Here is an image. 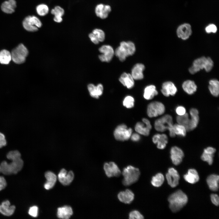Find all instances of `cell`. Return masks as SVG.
<instances>
[{
  "instance_id": "6da1fadb",
  "label": "cell",
  "mask_w": 219,
  "mask_h": 219,
  "mask_svg": "<svg viewBox=\"0 0 219 219\" xmlns=\"http://www.w3.org/2000/svg\"><path fill=\"white\" fill-rule=\"evenodd\" d=\"M188 200L186 194L181 190H178L169 196V207L172 212H178L186 205Z\"/></svg>"
},
{
  "instance_id": "8fae6325",
  "label": "cell",
  "mask_w": 219,
  "mask_h": 219,
  "mask_svg": "<svg viewBox=\"0 0 219 219\" xmlns=\"http://www.w3.org/2000/svg\"><path fill=\"white\" fill-rule=\"evenodd\" d=\"M99 50L102 53V54L99 55V58L102 62H109L111 60L114 54L113 48L109 45L102 46L99 48Z\"/></svg>"
},
{
  "instance_id": "8992f818",
  "label": "cell",
  "mask_w": 219,
  "mask_h": 219,
  "mask_svg": "<svg viewBox=\"0 0 219 219\" xmlns=\"http://www.w3.org/2000/svg\"><path fill=\"white\" fill-rule=\"evenodd\" d=\"M1 172L5 175L16 174L22 169L23 162L21 158L12 161L10 163L3 161L0 164Z\"/></svg>"
},
{
  "instance_id": "4316f807",
  "label": "cell",
  "mask_w": 219,
  "mask_h": 219,
  "mask_svg": "<svg viewBox=\"0 0 219 219\" xmlns=\"http://www.w3.org/2000/svg\"><path fill=\"white\" fill-rule=\"evenodd\" d=\"M134 80L131 74L126 72L122 74L119 78L121 83L128 89L134 87Z\"/></svg>"
},
{
  "instance_id": "603a6c76",
  "label": "cell",
  "mask_w": 219,
  "mask_h": 219,
  "mask_svg": "<svg viewBox=\"0 0 219 219\" xmlns=\"http://www.w3.org/2000/svg\"><path fill=\"white\" fill-rule=\"evenodd\" d=\"M16 209L15 206L11 205L10 202L8 200L2 202L0 205V213L3 215L9 216L14 213Z\"/></svg>"
},
{
  "instance_id": "30bf717a",
  "label": "cell",
  "mask_w": 219,
  "mask_h": 219,
  "mask_svg": "<svg viewBox=\"0 0 219 219\" xmlns=\"http://www.w3.org/2000/svg\"><path fill=\"white\" fill-rule=\"evenodd\" d=\"M165 111V106L162 103L158 101H154L148 105L147 114L149 117L152 118L162 115Z\"/></svg>"
},
{
  "instance_id": "7dc6e473",
  "label": "cell",
  "mask_w": 219,
  "mask_h": 219,
  "mask_svg": "<svg viewBox=\"0 0 219 219\" xmlns=\"http://www.w3.org/2000/svg\"><path fill=\"white\" fill-rule=\"evenodd\" d=\"M217 30L216 26L214 24L209 25L205 28V31L207 33H215Z\"/></svg>"
},
{
  "instance_id": "52a82bcc",
  "label": "cell",
  "mask_w": 219,
  "mask_h": 219,
  "mask_svg": "<svg viewBox=\"0 0 219 219\" xmlns=\"http://www.w3.org/2000/svg\"><path fill=\"white\" fill-rule=\"evenodd\" d=\"M11 53L13 61L16 64H20L25 61L28 51L24 45L21 43L13 49Z\"/></svg>"
},
{
  "instance_id": "ba28073f",
  "label": "cell",
  "mask_w": 219,
  "mask_h": 219,
  "mask_svg": "<svg viewBox=\"0 0 219 219\" xmlns=\"http://www.w3.org/2000/svg\"><path fill=\"white\" fill-rule=\"evenodd\" d=\"M23 26L24 28L29 32H36L38 28L41 27L42 23L40 19L37 16H28L26 17L23 21Z\"/></svg>"
},
{
  "instance_id": "1f68e13d",
  "label": "cell",
  "mask_w": 219,
  "mask_h": 219,
  "mask_svg": "<svg viewBox=\"0 0 219 219\" xmlns=\"http://www.w3.org/2000/svg\"><path fill=\"white\" fill-rule=\"evenodd\" d=\"M45 176L47 181L44 185V187L46 189L48 190L52 188L55 185L57 180V176L54 173L50 171L46 172Z\"/></svg>"
},
{
  "instance_id": "d590c367",
  "label": "cell",
  "mask_w": 219,
  "mask_h": 219,
  "mask_svg": "<svg viewBox=\"0 0 219 219\" xmlns=\"http://www.w3.org/2000/svg\"><path fill=\"white\" fill-rule=\"evenodd\" d=\"M12 59L11 53L8 50H3L0 52V63L2 64H7Z\"/></svg>"
},
{
  "instance_id": "ab89813d",
  "label": "cell",
  "mask_w": 219,
  "mask_h": 219,
  "mask_svg": "<svg viewBox=\"0 0 219 219\" xmlns=\"http://www.w3.org/2000/svg\"><path fill=\"white\" fill-rule=\"evenodd\" d=\"M173 130L176 135L185 137L186 134V130L183 125L179 124H173Z\"/></svg>"
},
{
  "instance_id": "11a10c76",
  "label": "cell",
  "mask_w": 219,
  "mask_h": 219,
  "mask_svg": "<svg viewBox=\"0 0 219 219\" xmlns=\"http://www.w3.org/2000/svg\"><path fill=\"white\" fill-rule=\"evenodd\" d=\"M63 18L62 17H54L53 20L55 22L60 23L63 21Z\"/></svg>"
},
{
  "instance_id": "277c9868",
  "label": "cell",
  "mask_w": 219,
  "mask_h": 219,
  "mask_svg": "<svg viewBox=\"0 0 219 219\" xmlns=\"http://www.w3.org/2000/svg\"><path fill=\"white\" fill-rule=\"evenodd\" d=\"M122 174L123 179L122 181L125 186H129L136 182L138 179L140 172L138 168L131 165L123 168Z\"/></svg>"
},
{
  "instance_id": "44dd1931",
  "label": "cell",
  "mask_w": 219,
  "mask_h": 219,
  "mask_svg": "<svg viewBox=\"0 0 219 219\" xmlns=\"http://www.w3.org/2000/svg\"><path fill=\"white\" fill-rule=\"evenodd\" d=\"M161 91L164 96L168 97L170 95H175L177 92V89L172 82L168 81L162 84Z\"/></svg>"
},
{
  "instance_id": "c3c4849f",
  "label": "cell",
  "mask_w": 219,
  "mask_h": 219,
  "mask_svg": "<svg viewBox=\"0 0 219 219\" xmlns=\"http://www.w3.org/2000/svg\"><path fill=\"white\" fill-rule=\"evenodd\" d=\"M211 200L213 204L218 206L219 204V198L218 195L215 194H212L210 196Z\"/></svg>"
},
{
  "instance_id": "4fadbf2b",
  "label": "cell",
  "mask_w": 219,
  "mask_h": 219,
  "mask_svg": "<svg viewBox=\"0 0 219 219\" xmlns=\"http://www.w3.org/2000/svg\"><path fill=\"white\" fill-rule=\"evenodd\" d=\"M142 122H138L135 126V131L139 134L147 136L149 134L152 126L149 120L147 119L144 118Z\"/></svg>"
},
{
  "instance_id": "7402d4cb",
  "label": "cell",
  "mask_w": 219,
  "mask_h": 219,
  "mask_svg": "<svg viewBox=\"0 0 219 219\" xmlns=\"http://www.w3.org/2000/svg\"><path fill=\"white\" fill-rule=\"evenodd\" d=\"M190 115L189 123L187 131L193 130L197 126L199 120V112L197 109L194 108L191 109L189 111Z\"/></svg>"
},
{
  "instance_id": "2e32d148",
  "label": "cell",
  "mask_w": 219,
  "mask_h": 219,
  "mask_svg": "<svg viewBox=\"0 0 219 219\" xmlns=\"http://www.w3.org/2000/svg\"><path fill=\"white\" fill-rule=\"evenodd\" d=\"M176 33L179 38L184 40H186L192 34L191 26L188 23L182 24L178 28Z\"/></svg>"
},
{
  "instance_id": "74e56055",
  "label": "cell",
  "mask_w": 219,
  "mask_h": 219,
  "mask_svg": "<svg viewBox=\"0 0 219 219\" xmlns=\"http://www.w3.org/2000/svg\"><path fill=\"white\" fill-rule=\"evenodd\" d=\"M164 181V177L163 175L158 173L152 177L151 183L154 187H158L162 186Z\"/></svg>"
},
{
  "instance_id": "5b68a950",
  "label": "cell",
  "mask_w": 219,
  "mask_h": 219,
  "mask_svg": "<svg viewBox=\"0 0 219 219\" xmlns=\"http://www.w3.org/2000/svg\"><path fill=\"white\" fill-rule=\"evenodd\" d=\"M213 65V62L210 58L202 57L194 61L192 66L189 69V71L192 74L203 69L207 72H209L212 69Z\"/></svg>"
},
{
  "instance_id": "d4e9b609",
  "label": "cell",
  "mask_w": 219,
  "mask_h": 219,
  "mask_svg": "<svg viewBox=\"0 0 219 219\" xmlns=\"http://www.w3.org/2000/svg\"><path fill=\"white\" fill-rule=\"evenodd\" d=\"M216 151V149L211 147L205 148L201 157V159L207 162L209 165H211L213 161L214 154Z\"/></svg>"
},
{
  "instance_id": "ac0fdd59",
  "label": "cell",
  "mask_w": 219,
  "mask_h": 219,
  "mask_svg": "<svg viewBox=\"0 0 219 219\" xmlns=\"http://www.w3.org/2000/svg\"><path fill=\"white\" fill-rule=\"evenodd\" d=\"M111 10V7L109 5L101 3L97 5L95 10L96 16L101 19L106 18Z\"/></svg>"
},
{
  "instance_id": "7c38bea8",
  "label": "cell",
  "mask_w": 219,
  "mask_h": 219,
  "mask_svg": "<svg viewBox=\"0 0 219 219\" xmlns=\"http://www.w3.org/2000/svg\"><path fill=\"white\" fill-rule=\"evenodd\" d=\"M103 169L106 175L109 178L119 177L121 173L118 165L113 162L105 163L103 165Z\"/></svg>"
},
{
  "instance_id": "d6a6232c",
  "label": "cell",
  "mask_w": 219,
  "mask_h": 219,
  "mask_svg": "<svg viewBox=\"0 0 219 219\" xmlns=\"http://www.w3.org/2000/svg\"><path fill=\"white\" fill-rule=\"evenodd\" d=\"M158 93L155 86L153 85H150L144 89L143 96L145 99L149 100L153 99Z\"/></svg>"
},
{
  "instance_id": "8d00e7d4",
  "label": "cell",
  "mask_w": 219,
  "mask_h": 219,
  "mask_svg": "<svg viewBox=\"0 0 219 219\" xmlns=\"http://www.w3.org/2000/svg\"><path fill=\"white\" fill-rule=\"evenodd\" d=\"M176 120L177 123L183 126L187 131L190 121L188 114L186 113L183 115L178 116Z\"/></svg>"
},
{
  "instance_id": "681fc988",
  "label": "cell",
  "mask_w": 219,
  "mask_h": 219,
  "mask_svg": "<svg viewBox=\"0 0 219 219\" xmlns=\"http://www.w3.org/2000/svg\"><path fill=\"white\" fill-rule=\"evenodd\" d=\"M176 111L178 116L183 115L186 113L185 108L182 106L177 107L176 109Z\"/></svg>"
},
{
  "instance_id": "60d3db41",
  "label": "cell",
  "mask_w": 219,
  "mask_h": 219,
  "mask_svg": "<svg viewBox=\"0 0 219 219\" xmlns=\"http://www.w3.org/2000/svg\"><path fill=\"white\" fill-rule=\"evenodd\" d=\"M51 14L54 17H62L64 15L65 11L64 9L61 6L57 5L51 9L50 11Z\"/></svg>"
},
{
  "instance_id": "e575fe53",
  "label": "cell",
  "mask_w": 219,
  "mask_h": 219,
  "mask_svg": "<svg viewBox=\"0 0 219 219\" xmlns=\"http://www.w3.org/2000/svg\"><path fill=\"white\" fill-rule=\"evenodd\" d=\"M208 88L211 94L214 96L217 97L219 94V82L215 79H212L209 82Z\"/></svg>"
},
{
  "instance_id": "9c48e42d",
  "label": "cell",
  "mask_w": 219,
  "mask_h": 219,
  "mask_svg": "<svg viewBox=\"0 0 219 219\" xmlns=\"http://www.w3.org/2000/svg\"><path fill=\"white\" fill-rule=\"evenodd\" d=\"M132 132V130L131 128H128L126 125L121 124L116 127L113 134L116 140L124 141L130 138Z\"/></svg>"
},
{
  "instance_id": "db71d44e",
  "label": "cell",
  "mask_w": 219,
  "mask_h": 219,
  "mask_svg": "<svg viewBox=\"0 0 219 219\" xmlns=\"http://www.w3.org/2000/svg\"><path fill=\"white\" fill-rule=\"evenodd\" d=\"M130 138L134 141H137L140 139V137L138 133H134L131 134Z\"/></svg>"
},
{
  "instance_id": "5bb4252c",
  "label": "cell",
  "mask_w": 219,
  "mask_h": 219,
  "mask_svg": "<svg viewBox=\"0 0 219 219\" xmlns=\"http://www.w3.org/2000/svg\"><path fill=\"white\" fill-rule=\"evenodd\" d=\"M166 178L168 184L172 187H175L178 185L180 176L177 171L174 168L169 169L166 174Z\"/></svg>"
},
{
  "instance_id": "9a60e30c",
  "label": "cell",
  "mask_w": 219,
  "mask_h": 219,
  "mask_svg": "<svg viewBox=\"0 0 219 219\" xmlns=\"http://www.w3.org/2000/svg\"><path fill=\"white\" fill-rule=\"evenodd\" d=\"M170 153L171 159L174 165H178L182 162L184 154L181 148L176 146H173L171 149Z\"/></svg>"
},
{
  "instance_id": "d6986e66",
  "label": "cell",
  "mask_w": 219,
  "mask_h": 219,
  "mask_svg": "<svg viewBox=\"0 0 219 219\" xmlns=\"http://www.w3.org/2000/svg\"><path fill=\"white\" fill-rule=\"evenodd\" d=\"M134 195L130 189H127L125 191L120 192L117 197L120 201L125 204H130L134 200Z\"/></svg>"
},
{
  "instance_id": "f1b7e54d",
  "label": "cell",
  "mask_w": 219,
  "mask_h": 219,
  "mask_svg": "<svg viewBox=\"0 0 219 219\" xmlns=\"http://www.w3.org/2000/svg\"><path fill=\"white\" fill-rule=\"evenodd\" d=\"M183 177L186 181L192 184L197 182L199 180L197 171L193 169H189L187 173L184 175Z\"/></svg>"
},
{
  "instance_id": "836d02e7",
  "label": "cell",
  "mask_w": 219,
  "mask_h": 219,
  "mask_svg": "<svg viewBox=\"0 0 219 219\" xmlns=\"http://www.w3.org/2000/svg\"><path fill=\"white\" fill-rule=\"evenodd\" d=\"M183 90L187 94L191 95L196 90L197 86L193 81L188 80L185 81L182 85Z\"/></svg>"
},
{
  "instance_id": "f35d334b",
  "label": "cell",
  "mask_w": 219,
  "mask_h": 219,
  "mask_svg": "<svg viewBox=\"0 0 219 219\" xmlns=\"http://www.w3.org/2000/svg\"><path fill=\"white\" fill-rule=\"evenodd\" d=\"M36 10L37 14L40 16H44L49 13V8L48 6L44 3H41L36 7Z\"/></svg>"
},
{
  "instance_id": "484cf974",
  "label": "cell",
  "mask_w": 219,
  "mask_h": 219,
  "mask_svg": "<svg viewBox=\"0 0 219 219\" xmlns=\"http://www.w3.org/2000/svg\"><path fill=\"white\" fill-rule=\"evenodd\" d=\"M145 69L144 65L141 63H137L133 67L131 75L134 79L141 80L144 78L143 71Z\"/></svg>"
},
{
  "instance_id": "7bdbcfd3",
  "label": "cell",
  "mask_w": 219,
  "mask_h": 219,
  "mask_svg": "<svg viewBox=\"0 0 219 219\" xmlns=\"http://www.w3.org/2000/svg\"><path fill=\"white\" fill-rule=\"evenodd\" d=\"M97 37L99 42H103L105 39V34L102 30L96 28L94 29L92 32Z\"/></svg>"
},
{
  "instance_id": "f5cc1de1",
  "label": "cell",
  "mask_w": 219,
  "mask_h": 219,
  "mask_svg": "<svg viewBox=\"0 0 219 219\" xmlns=\"http://www.w3.org/2000/svg\"><path fill=\"white\" fill-rule=\"evenodd\" d=\"M89 36L91 40L94 44H98L99 43V41L96 36L92 33H90L89 35Z\"/></svg>"
},
{
  "instance_id": "b9f144b4",
  "label": "cell",
  "mask_w": 219,
  "mask_h": 219,
  "mask_svg": "<svg viewBox=\"0 0 219 219\" xmlns=\"http://www.w3.org/2000/svg\"><path fill=\"white\" fill-rule=\"evenodd\" d=\"M134 100L133 97L128 96L124 99L123 101V106L127 108H131L134 106Z\"/></svg>"
},
{
  "instance_id": "ffe728a7",
  "label": "cell",
  "mask_w": 219,
  "mask_h": 219,
  "mask_svg": "<svg viewBox=\"0 0 219 219\" xmlns=\"http://www.w3.org/2000/svg\"><path fill=\"white\" fill-rule=\"evenodd\" d=\"M153 142L157 144V148L160 149H164L168 142L167 135L164 134H158L154 135L152 138Z\"/></svg>"
},
{
  "instance_id": "f907efd6",
  "label": "cell",
  "mask_w": 219,
  "mask_h": 219,
  "mask_svg": "<svg viewBox=\"0 0 219 219\" xmlns=\"http://www.w3.org/2000/svg\"><path fill=\"white\" fill-rule=\"evenodd\" d=\"M7 185V182L5 178L0 176V191L4 189Z\"/></svg>"
},
{
  "instance_id": "816d5d0a",
  "label": "cell",
  "mask_w": 219,
  "mask_h": 219,
  "mask_svg": "<svg viewBox=\"0 0 219 219\" xmlns=\"http://www.w3.org/2000/svg\"><path fill=\"white\" fill-rule=\"evenodd\" d=\"M6 143L5 135L2 133L0 132V148L5 146Z\"/></svg>"
},
{
  "instance_id": "bcb514c9",
  "label": "cell",
  "mask_w": 219,
  "mask_h": 219,
  "mask_svg": "<svg viewBox=\"0 0 219 219\" xmlns=\"http://www.w3.org/2000/svg\"><path fill=\"white\" fill-rule=\"evenodd\" d=\"M38 208L36 206H33L30 207L28 211V214L31 216L36 217L38 214Z\"/></svg>"
},
{
  "instance_id": "f6af8a7d",
  "label": "cell",
  "mask_w": 219,
  "mask_h": 219,
  "mask_svg": "<svg viewBox=\"0 0 219 219\" xmlns=\"http://www.w3.org/2000/svg\"><path fill=\"white\" fill-rule=\"evenodd\" d=\"M129 218L130 219H143V216L137 210H133L130 212L129 214Z\"/></svg>"
},
{
  "instance_id": "cb8c5ba5",
  "label": "cell",
  "mask_w": 219,
  "mask_h": 219,
  "mask_svg": "<svg viewBox=\"0 0 219 219\" xmlns=\"http://www.w3.org/2000/svg\"><path fill=\"white\" fill-rule=\"evenodd\" d=\"M88 89L90 96L97 99L102 94L103 87L101 84H99L97 86L90 84L88 85Z\"/></svg>"
},
{
  "instance_id": "3957f363",
  "label": "cell",
  "mask_w": 219,
  "mask_h": 219,
  "mask_svg": "<svg viewBox=\"0 0 219 219\" xmlns=\"http://www.w3.org/2000/svg\"><path fill=\"white\" fill-rule=\"evenodd\" d=\"M135 50V45L133 42L122 41L120 46L115 50L114 54L120 61H123L127 57L133 55Z\"/></svg>"
},
{
  "instance_id": "7a4b0ae2",
  "label": "cell",
  "mask_w": 219,
  "mask_h": 219,
  "mask_svg": "<svg viewBox=\"0 0 219 219\" xmlns=\"http://www.w3.org/2000/svg\"><path fill=\"white\" fill-rule=\"evenodd\" d=\"M173 124L172 117L169 115H165L156 120L154 123L155 129L160 132H163L166 130L169 131L170 136L174 137L176 136L173 130Z\"/></svg>"
},
{
  "instance_id": "f546056e",
  "label": "cell",
  "mask_w": 219,
  "mask_h": 219,
  "mask_svg": "<svg viewBox=\"0 0 219 219\" xmlns=\"http://www.w3.org/2000/svg\"><path fill=\"white\" fill-rule=\"evenodd\" d=\"M16 7V2L15 0H8L2 3L1 5V9L5 13L11 14L15 12Z\"/></svg>"
},
{
  "instance_id": "e0dca14e",
  "label": "cell",
  "mask_w": 219,
  "mask_h": 219,
  "mask_svg": "<svg viewBox=\"0 0 219 219\" xmlns=\"http://www.w3.org/2000/svg\"><path fill=\"white\" fill-rule=\"evenodd\" d=\"M59 182L64 185H69L73 181L74 178V174L72 171H70L68 173L64 169H62L58 175Z\"/></svg>"
},
{
  "instance_id": "9f6ffc18",
  "label": "cell",
  "mask_w": 219,
  "mask_h": 219,
  "mask_svg": "<svg viewBox=\"0 0 219 219\" xmlns=\"http://www.w3.org/2000/svg\"><path fill=\"white\" fill-rule=\"evenodd\" d=\"M1 172V167L0 165V173Z\"/></svg>"
},
{
  "instance_id": "ee69618b",
  "label": "cell",
  "mask_w": 219,
  "mask_h": 219,
  "mask_svg": "<svg viewBox=\"0 0 219 219\" xmlns=\"http://www.w3.org/2000/svg\"><path fill=\"white\" fill-rule=\"evenodd\" d=\"M6 156L8 159L12 161L21 158V155L19 151L14 150L9 151Z\"/></svg>"
},
{
  "instance_id": "4dcf8cb0",
  "label": "cell",
  "mask_w": 219,
  "mask_h": 219,
  "mask_svg": "<svg viewBox=\"0 0 219 219\" xmlns=\"http://www.w3.org/2000/svg\"><path fill=\"white\" fill-rule=\"evenodd\" d=\"M73 214V211L71 207L65 206L57 209V215L60 218L68 219Z\"/></svg>"
},
{
  "instance_id": "83f0119b",
  "label": "cell",
  "mask_w": 219,
  "mask_h": 219,
  "mask_svg": "<svg viewBox=\"0 0 219 219\" xmlns=\"http://www.w3.org/2000/svg\"><path fill=\"white\" fill-rule=\"evenodd\" d=\"M219 179V176L216 174H212L207 177V183L211 190L216 191L218 190Z\"/></svg>"
}]
</instances>
